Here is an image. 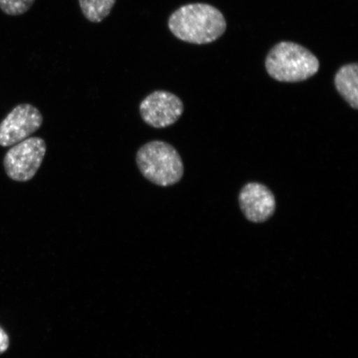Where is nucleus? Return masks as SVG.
Segmentation results:
<instances>
[{"mask_svg":"<svg viewBox=\"0 0 358 358\" xmlns=\"http://www.w3.org/2000/svg\"><path fill=\"white\" fill-rule=\"evenodd\" d=\"M169 29L181 41L208 44L216 41L227 29L221 11L207 3H189L170 15Z\"/></svg>","mask_w":358,"mask_h":358,"instance_id":"obj_1","label":"nucleus"},{"mask_svg":"<svg viewBox=\"0 0 358 358\" xmlns=\"http://www.w3.org/2000/svg\"><path fill=\"white\" fill-rule=\"evenodd\" d=\"M320 61L307 48L292 42H280L266 59L268 75L280 83L303 82L320 70Z\"/></svg>","mask_w":358,"mask_h":358,"instance_id":"obj_2","label":"nucleus"},{"mask_svg":"<svg viewBox=\"0 0 358 358\" xmlns=\"http://www.w3.org/2000/svg\"><path fill=\"white\" fill-rule=\"evenodd\" d=\"M136 164L147 180L160 187L176 185L185 173L178 150L161 141H150L141 146L136 154Z\"/></svg>","mask_w":358,"mask_h":358,"instance_id":"obj_3","label":"nucleus"},{"mask_svg":"<svg viewBox=\"0 0 358 358\" xmlns=\"http://www.w3.org/2000/svg\"><path fill=\"white\" fill-rule=\"evenodd\" d=\"M46 152V143L39 137L28 138L13 145L4 156L7 176L17 182L30 181L41 167Z\"/></svg>","mask_w":358,"mask_h":358,"instance_id":"obj_4","label":"nucleus"},{"mask_svg":"<svg viewBox=\"0 0 358 358\" xmlns=\"http://www.w3.org/2000/svg\"><path fill=\"white\" fill-rule=\"evenodd\" d=\"M41 112L33 105L13 108L0 123V146H13L24 141L42 127Z\"/></svg>","mask_w":358,"mask_h":358,"instance_id":"obj_5","label":"nucleus"},{"mask_svg":"<svg viewBox=\"0 0 358 358\" xmlns=\"http://www.w3.org/2000/svg\"><path fill=\"white\" fill-rule=\"evenodd\" d=\"M183 111L185 106L180 98L166 91L150 93L140 105L142 120L155 129L166 128L176 123Z\"/></svg>","mask_w":358,"mask_h":358,"instance_id":"obj_6","label":"nucleus"},{"mask_svg":"<svg viewBox=\"0 0 358 358\" xmlns=\"http://www.w3.org/2000/svg\"><path fill=\"white\" fill-rule=\"evenodd\" d=\"M241 211L250 222L262 223L274 214L276 201L273 192L259 182H249L239 195Z\"/></svg>","mask_w":358,"mask_h":358,"instance_id":"obj_7","label":"nucleus"},{"mask_svg":"<svg viewBox=\"0 0 358 358\" xmlns=\"http://www.w3.org/2000/svg\"><path fill=\"white\" fill-rule=\"evenodd\" d=\"M335 87L352 108H358V65H344L334 78Z\"/></svg>","mask_w":358,"mask_h":358,"instance_id":"obj_8","label":"nucleus"},{"mask_svg":"<svg viewBox=\"0 0 358 358\" xmlns=\"http://www.w3.org/2000/svg\"><path fill=\"white\" fill-rule=\"evenodd\" d=\"M78 1L84 17L94 24H98L106 19L116 3V0H78Z\"/></svg>","mask_w":358,"mask_h":358,"instance_id":"obj_9","label":"nucleus"},{"mask_svg":"<svg viewBox=\"0 0 358 358\" xmlns=\"http://www.w3.org/2000/svg\"><path fill=\"white\" fill-rule=\"evenodd\" d=\"M35 0H0V10L7 15H24L33 6Z\"/></svg>","mask_w":358,"mask_h":358,"instance_id":"obj_10","label":"nucleus"},{"mask_svg":"<svg viewBox=\"0 0 358 358\" xmlns=\"http://www.w3.org/2000/svg\"><path fill=\"white\" fill-rule=\"evenodd\" d=\"M10 346V338L1 327H0V355L7 351Z\"/></svg>","mask_w":358,"mask_h":358,"instance_id":"obj_11","label":"nucleus"}]
</instances>
